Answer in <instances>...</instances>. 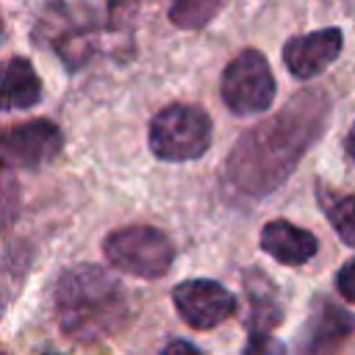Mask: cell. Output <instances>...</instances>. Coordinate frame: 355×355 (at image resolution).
Wrapping results in <instances>:
<instances>
[{
    "mask_svg": "<svg viewBox=\"0 0 355 355\" xmlns=\"http://www.w3.org/2000/svg\"><path fill=\"white\" fill-rule=\"evenodd\" d=\"M330 103L322 92H302L275 116L244 130L227 158V178L244 194H269L297 169L327 125Z\"/></svg>",
    "mask_w": 355,
    "mask_h": 355,
    "instance_id": "cell-1",
    "label": "cell"
},
{
    "mask_svg": "<svg viewBox=\"0 0 355 355\" xmlns=\"http://www.w3.org/2000/svg\"><path fill=\"white\" fill-rule=\"evenodd\" d=\"M53 311L67 338L94 344L128 324L130 300L111 272L94 263H78L58 275L53 286Z\"/></svg>",
    "mask_w": 355,
    "mask_h": 355,
    "instance_id": "cell-2",
    "label": "cell"
},
{
    "mask_svg": "<svg viewBox=\"0 0 355 355\" xmlns=\"http://www.w3.org/2000/svg\"><path fill=\"white\" fill-rule=\"evenodd\" d=\"M211 116L200 105L172 103L150 122V150L161 161H197L211 147Z\"/></svg>",
    "mask_w": 355,
    "mask_h": 355,
    "instance_id": "cell-3",
    "label": "cell"
},
{
    "mask_svg": "<svg viewBox=\"0 0 355 355\" xmlns=\"http://www.w3.org/2000/svg\"><path fill=\"white\" fill-rule=\"evenodd\" d=\"M103 252L111 266L130 277L155 280L164 277L175 261V247L169 236L153 225H128L105 236Z\"/></svg>",
    "mask_w": 355,
    "mask_h": 355,
    "instance_id": "cell-4",
    "label": "cell"
},
{
    "mask_svg": "<svg viewBox=\"0 0 355 355\" xmlns=\"http://www.w3.org/2000/svg\"><path fill=\"white\" fill-rule=\"evenodd\" d=\"M275 92L277 86L269 61L258 50H244L222 72V103L239 116L266 111L275 100Z\"/></svg>",
    "mask_w": 355,
    "mask_h": 355,
    "instance_id": "cell-5",
    "label": "cell"
},
{
    "mask_svg": "<svg viewBox=\"0 0 355 355\" xmlns=\"http://www.w3.org/2000/svg\"><path fill=\"white\" fill-rule=\"evenodd\" d=\"M64 136L50 119H31L22 125L0 128V161L6 166L39 169L61 153Z\"/></svg>",
    "mask_w": 355,
    "mask_h": 355,
    "instance_id": "cell-6",
    "label": "cell"
},
{
    "mask_svg": "<svg viewBox=\"0 0 355 355\" xmlns=\"http://www.w3.org/2000/svg\"><path fill=\"white\" fill-rule=\"evenodd\" d=\"M172 302L180 319L194 330H211L236 313V297L219 280L208 277L178 283L172 288Z\"/></svg>",
    "mask_w": 355,
    "mask_h": 355,
    "instance_id": "cell-7",
    "label": "cell"
},
{
    "mask_svg": "<svg viewBox=\"0 0 355 355\" xmlns=\"http://www.w3.org/2000/svg\"><path fill=\"white\" fill-rule=\"evenodd\" d=\"M341 47H344L341 31L324 28V31H313V33L288 39L283 47V61L294 78L308 80V78H316L322 69H327L338 58Z\"/></svg>",
    "mask_w": 355,
    "mask_h": 355,
    "instance_id": "cell-8",
    "label": "cell"
},
{
    "mask_svg": "<svg viewBox=\"0 0 355 355\" xmlns=\"http://www.w3.org/2000/svg\"><path fill=\"white\" fill-rule=\"evenodd\" d=\"M355 330V316L333 305L330 300L316 302L305 336H302V355H333L336 347Z\"/></svg>",
    "mask_w": 355,
    "mask_h": 355,
    "instance_id": "cell-9",
    "label": "cell"
},
{
    "mask_svg": "<svg viewBox=\"0 0 355 355\" xmlns=\"http://www.w3.org/2000/svg\"><path fill=\"white\" fill-rule=\"evenodd\" d=\"M261 250L272 255L277 263L302 266L316 255L319 241L305 227H297L286 219H272L261 227Z\"/></svg>",
    "mask_w": 355,
    "mask_h": 355,
    "instance_id": "cell-10",
    "label": "cell"
},
{
    "mask_svg": "<svg viewBox=\"0 0 355 355\" xmlns=\"http://www.w3.org/2000/svg\"><path fill=\"white\" fill-rule=\"evenodd\" d=\"M42 97V80L28 58H8L0 64V111L33 108Z\"/></svg>",
    "mask_w": 355,
    "mask_h": 355,
    "instance_id": "cell-11",
    "label": "cell"
},
{
    "mask_svg": "<svg viewBox=\"0 0 355 355\" xmlns=\"http://www.w3.org/2000/svg\"><path fill=\"white\" fill-rule=\"evenodd\" d=\"M316 200L333 230L344 239V244L355 247V194H341L324 183H316Z\"/></svg>",
    "mask_w": 355,
    "mask_h": 355,
    "instance_id": "cell-12",
    "label": "cell"
},
{
    "mask_svg": "<svg viewBox=\"0 0 355 355\" xmlns=\"http://www.w3.org/2000/svg\"><path fill=\"white\" fill-rule=\"evenodd\" d=\"M247 297H250V330H269L280 322V305L275 300L272 283L261 272H247Z\"/></svg>",
    "mask_w": 355,
    "mask_h": 355,
    "instance_id": "cell-13",
    "label": "cell"
},
{
    "mask_svg": "<svg viewBox=\"0 0 355 355\" xmlns=\"http://www.w3.org/2000/svg\"><path fill=\"white\" fill-rule=\"evenodd\" d=\"M222 3L225 0H172L169 19L183 31H200L219 14Z\"/></svg>",
    "mask_w": 355,
    "mask_h": 355,
    "instance_id": "cell-14",
    "label": "cell"
},
{
    "mask_svg": "<svg viewBox=\"0 0 355 355\" xmlns=\"http://www.w3.org/2000/svg\"><path fill=\"white\" fill-rule=\"evenodd\" d=\"M25 269H28V250H8L6 258L0 261V316L8 305V300L17 294L22 277H25Z\"/></svg>",
    "mask_w": 355,
    "mask_h": 355,
    "instance_id": "cell-15",
    "label": "cell"
},
{
    "mask_svg": "<svg viewBox=\"0 0 355 355\" xmlns=\"http://www.w3.org/2000/svg\"><path fill=\"white\" fill-rule=\"evenodd\" d=\"M19 205H22L19 183H17L11 166H6V164L0 161V233H6V230L17 222Z\"/></svg>",
    "mask_w": 355,
    "mask_h": 355,
    "instance_id": "cell-16",
    "label": "cell"
},
{
    "mask_svg": "<svg viewBox=\"0 0 355 355\" xmlns=\"http://www.w3.org/2000/svg\"><path fill=\"white\" fill-rule=\"evenodd\" d=\"M241 355H286V347L269 330H250V338Z\"/></svg>",
    "mask_w": 355,
    "mask_h": 355,
    "instance_id": "cell-17",
    "label": "cell"
},
{
    "mask_svg": "<svg viewBox=\"0 0 355 355\" xmlns=\"http://www.w3.org/2000/svg\"><path fill=\"white\" fill-rule=\"evenodd\" d=\"M336 288H338V294H341L347 302L355 305V258L347 261V263L338 269V275H336Z\"/></svg>",
    "mask_w": 355,
    "mask_h": 355,
    "instance_id": "cell-18",
    "label": "cell"
},
{
    "mask_svg": "<svg viewBox=\"0 0 355 355\" xmlns=\"http://www.w3.org/2000/svg\"><path fill=\"white\" fill-rule=\"evenodd\" d=\"M161 355H202L194 344H189V341H169L164 349H161Z\"/></svg>",
    "mask_w": 355,
    "mask_h": 355,
    "instance_id": "cell-19",
    "label": "cell"
},
{
    "mask_svg": "<svg viewBox=\"0 0 355 355\" xmlns=\"http://www.w3.org/2000/svg\"><path fill=\"white\" fill-rule=\"evenodd\" d=\"M344 153L355 161V122H352V128H349V133H347V139H344Z\"/></svg>",
    "mask_w": 355,
    "mask_h": 355,
    "instance_id": "cell-20",
    "label": "cell"
},
{
    "mask_svg": "<svg viewBox=\"0 0 355 355\" xmlns=\"http://www.w3.org/2000/svg\"><path fill=\"white\" fill-rule=\"evenodd\" d=\"M125 3H128V0H108V8H111V11H116V8H119V6H125Z\"/></svg>",
    "mask_w": 355,
    "mask_h": 355,
    "instance_id": "cell-21",
    "label": "cell"
},
{
    "mask_svg": "<svg viewBox=\"0 0 355 355\" xmlns=\"http://www.w3.org/2000/svg\"><path fill=\"white\" fill-rule=\"evenodd\" d=\"M0 33H3V22H0Z\"/></svg>",
    "mask_w": 355,
    "mask_h": 355,
    "instance_id": "cell-22",
    "label": "cell"
},
{
    "mask_svg": "<svg viewBox=\"0 0 355 355\" xmlns=\"http://www.w3.org/2000/svg\"><path fill=\"white\" fill-rule=\"evenodd\" d=\"M0 355H6V352H0Z\"/></svg>",
    "mask_w": 355,
    "mask_h": 355,
    "instance_id": "cell-23",
    "label": "cell"
}]
</instances>
